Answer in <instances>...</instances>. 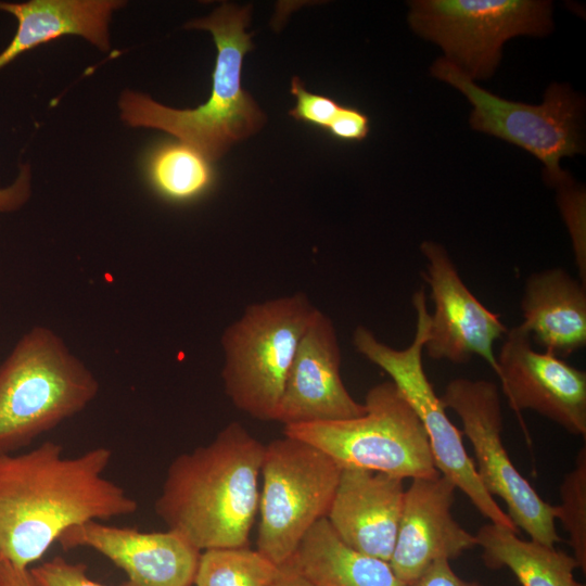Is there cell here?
<instances>
[{
  "label": "cell",
  "instance_id": "6da1fadb",
  "mask_svg": "<svg viewBox=\"0 0 586 586\" xmlns=\"http://www.w3.org/2000/svg\"><path fill=\"white\" fill-rule=\"evenodd\" d=\"M112 455L95 447L65 457L52 441L0 455V557L28 569L68 528L137 512V500L104 476Z\"/></svg>",
  "mask_w": 586,
  "mask_h": 586
},
{
  "label": "cell",
  "instance_id": "7a4b0ae2",
  "mask_svg": "<svg viewBox=\"0 0 586 586\" xmlns=\"http://www.w3.org/2000/svg\"><path fill=\"white\" fill-rule=\"evenodd\" d=\"M264 449L230 422L207 445L171 461L155 513L200 551L245 547L258 512Z\"/></svg>",
  "mask_w": 586,
  "mask_h": 586
},
{
  "label": "cell",
  "instance_id": "3957f363",
  "mask_svg": "<svg viewBox=\"0 0 586 586\" xmlns=\"http://www.w3.org/2000/svg\"><path fill=\"white\" fill-rule=\"evenodd\" d=\"M251 9L226 2L209 16L186 25L208 30L217 47L211 95L205 103L196 109L176 110L127 90L118 102L122 119L131 127L166 131L211 162L220 158L234 142L257 132L265 115L241 85L244 55L254 47L253 34L245 31Z\"/></svg>",
  "mask_w": 586,
  "mask_h": 586
},
{
  "label": "cell",
  "instance_id": "277c9868",
  "mask_svg": "<svg viewBox=\"0 0 586 586\" xmlns=\"http://www.w3.org/2000/svg\"><path fill=\"white\" fill-rule=\"evenodd\" d=\"M98 392L94 374L54 331L31 328L0 365V455L79 413Z\"/></svg>",
  "mask_w": 586,
  "mask_h": 586
},
{
  "label": "cell",
  "instance_id": "5b68a950",
  "mask_svg": "<svg viewBox=\"0 0 586 586\" xmlns=\"http://www.w3.org/2000/svg\"><path fill=\"white\" fill-rule=\"evenodd\" d=\"M317 307L304 293L249 305L221 335L225 392L246 415L276 421L289 369Z\"/></svg>",
  "mask_w": 586,
  "mask_h": 586
},
{
  "label": "cell",
  "instance_id": "8992f818",
  "mask_svg": "<svg viewBox=\"0 0 586 586\" xmlns=\"http://www.w3.org/2000/svg\"><path fill=\"white\" fill-rule=\"evenodd\" d=\"M357 418L286 425L284 435L306 442L342 469L359 468L405 479L441 474L426 432L399 388L385 381L372 386Z\"/></svg>",
  "mask_w": 586,
  "mask_h": 586
},
{
  "label": "cell",
  "instance_id": "52a82bcc",
  "mask_svg": "<svg viewBox=\"0 0 586 586\" xmlns=\"http://www.w3.org/2000/svg\"><path fill=\"white\" fill-rule=\"evenodd\" d=\"M412 305L417 323L413 340L407 348L395 349L382 343L364 326L354 330L353 344L358 353L391 377L410 404L426 432L438 472L461 489L491 523L518 532L508 514L482 484L475 464L463 446L461 432L449 420L446 407L424 371L422 352L430 329V313L422 289L415 292Z\"/></svg>",
  "mask_w": 586,
  "mask_h": 586
},
{
  "label": "cell",
  "instance_id": "ba28073f",
  "mask_svg": "<svg viewBox=\"0 0 586 586\" xmlns=\"http://www.w3.org/2000/svg\"><path fill=\"white\" fill-rule=\"evenodd\" d=\"M431 74L453 86L471 103L469 123L474 130L494 136L533 154L544 164L546 182L557 188L571 176L560 167L562 157L583 153V101L569 85L553 82L543 103L532 105L502 99L480 87L443 56Z\"/></svg>",
  "mask_w": 586,
  "mask_h": 586
},
{
  "label": "cell",
  "instance_id": "9c48e42d",
  "mask_svg": "<svg viewBox=\"0 0 586 586\" xmlns=\"http://www.w3.org/2000/svg\"><path fill=\"white\" fill-rule=\"evenodd\" d=\"M341 471L330 456L301 440L284 435L265 445L256 550L276 565L289 561L327 517Z\"/></svg>",
  "mask_w": 586,
  "mask_h": 586
},
{
  "label": "cell",
  "instance_id": "30bf717a",
  "mask_svg": "<svg viewBox=\"0 0 586 586\" xmlns=\"http://www.w3.org/2000/svg\"><path fill=\"white\" fill-rule=\"evenodd\" d=\"M411 29L444 51V59L472 80L493 76L505 42L515 36H545L552 7L537 0H415Z\"/></svg>",
  "mask_w": 586,
  "mask_h": 586
},
{
  "label": "cell",
  "instance_id": "8fae6325",
  "mask_svg": "<svg viewBox=\"0 0 586 586\" xmlns=\"http://www.w3.org/2000/svg\"><path fill=\"white\" fill-rule=\"evenodd\" d=\"M441 399L453 409L470 440L476 472L486 491L504 500L517 528L549 547L560 542L555 525L556 506L546 502L517 470L501 438L502 411L498 387L491 381L451 380Z\"/></svg>",
  "mask_w": 586,
  "mask_h": 586
},
{
  "label": "cell",
  "instance_id": "7c38bea8",
  "mask_svg": "<svg viewBox=\"0 0 586 586\" xmlns=\"http://www.w3.org/2000/svg\"><path fill=\"white\" fill-rule=\"evenodd\" d=\"M420 251L428 260L423 277L434 303L423 347L426 355L454 364H466L477 355L498 374L493 346L508 332L499 315L471 293L442 244L426 240Z\"/></svg>",
  "mask_w": 586,
  "mask_h": 586
},
{
  "label": "cell",
  "instance_id": "4fadbf2b",
  "mask_svg": "<svg viewBox=\"0 0 586 586\" xmlns=\"http://www.w3.org/2000/svg\"><path fill=\"white\" fill-rule=\"evenodd\" d=\"M519 324L505 335L497 358L509 406L531 409L573 435L586 436V373L549 353H538Z\"/></svg>",
  "mask_w": 586,
  "mask_h": 586
},
{
  "label": "cell",
  "instance_id": "5bb4252c",
  "mask_svg": "<svg viewBox=\"0 0 586 586\" xmlns=\"http://www.w3.org/2000/svg\"><path fill=\"white\" fill-rule=\"evenodd\" d=\"M365 412V405L343 383L335 327L317 308L289 369L276 421L286 426L347 420Z\"/></svg>",
  "mask_w": 586,
  "mask_h": 586
},
{
  "label": "cell",
  "instance_id": "9a60e30c",
  "mask_svg": "<svg viewBox=\"0 0 586 586\" xmlns=\"http://www.w3.org/2000/svg\"><path fill=\"white\" fill-rule=\"evenodd\" d=\"M63 549L88 547L127 574L119 586H192L201 551L180 534L89 521L65 531Z\"/></svg>",
  "mask_w": 586,
  "mask_h": 586
},
{
  "label": "cell",
  "instance_id": "2e32d148",
  "mask_svg": "<svg viewBox=\"0 0 586 586\" xmlns=\"http://www.w3.org/2000/svg\"><path fill=\"white\" fill-rule=\"evenodd\" d=\"M455 484L438 474L413 479L405 489L396 542L388 561L406 585L433 562L455 559L477 546L475 535L453 517Z\"/></svg>",
  "mask_w": 586,
  "mask_h": 586
},
{
  "label": "cell",
  "instance_id": "e0dca14e",
  "mask_svg": "<svg viewBox=\"0 0 586 586\" xmlns=\"http://www.w3.org/2000/svg\"><path fill=\"white\" fill-rule=\"evenodd\" d=\"M404 480L343 468L326 519L349 547L390 561L404 504Z\"/></svg>",
  "mask_w": 586,
  "mask_h": 586
},
{
  "label": "cell",
  "instance_id": "ac0fdd59",
  "mask_svg": "<svg viewBox=\"0 0 586 586\" xmlns=\"http://www.w3.org/2000/svg\"><path fill=\"white\" fill-rule=\"evenodd\" d=\"M520 324L545 353L568 357L586 344V285L565 270L533 273L521 300Z\"/></svg>",
  "mask_w": 586,
  "mask_h": 586
},
{
  "label": "cell",
  "instance_id": "d6986e66",
  "mask_svg": "<svg viewBox=\"0 0 586 586\" xmlns=\"http://www.w3.org/2000/svg\"><path fill=\"white\" fill-rule=\"evenodd\" d=\"M124 5L118 0H31L0 2V10L15 16L17 29L0 53V69L22 53L64 35L81 36L102 51L110 49L109 23Z\"/></svg>",
  "mask_w": 586,
  "mask_h": 586
},
{
  "label": "cell",
  "instance_id": "ffe728a7",
  "mask_svg": "<svg viewBox=\"0 0 586 586\" xmlns=\"http://www.w3.org/2000/svg\"><path fill=\"white\" fill-rule=\"evenodd\" d=\"M285 563L316 586H407L387 561L346 545L326 518L307 532Z\"/></svg>",
  "mask_w": 586,
  "mask_h": 586
},
{
  "label": "cell",
  "instance_id": "44dd1931",
  "mask_svg": "<svg viewBox=\"0 0 586 586\" xmlns=\"http://www.w3.org/2000/svg\"><path fill=\"white\" fill-rule=\"evenodd\" d=\"M518 532L487 523L476 533L482 558L491 569L508 568L521 586H583L574 576L576 560L555 547L518 537Z\"/></svg>",
  "mask_w": 586,
  "mask_h": 586
},
{
  "label": "cell",
  "instance_id": "7402d4cb",
  "mask_svg": "<svg viewBox=\"0 0 586 586\" xmlns=\"http://www.w3.org/2000/svg\"><path fill=\"white\" fill-rule=\"evenodd\" d=\"M206 156L181 141L156 145L146 161L153 188L171 201H189L205 193L214 183L215 170Z\"/></svg>",
  "mask_w": 586,
  "mask_h": 586
},
{
  "label": "cell",
  "instance_id": "603a6c76",
  "mask_svg": "<svg viewBox=\"0 0 586 586\" xmlns=\"http://www.w3.org/2000/svg\"><path fill=\"white\" fill-rule=\"evenodd\" d=\"M279 570L258 550L245 547L201 551L194 586H270Z\"/></svg>",
  "mask_w": 586,
  "mask_h": 586
},
{
  "label": "cell",
  "instance_id": "cb8c5ba5",
  "mask_svg": "<svg viewBox=\"0 0 586 586\" xmlns=\"http://www.w3.org/2000/svg\"><path fill=\"white\" fill-rule=\"evenodd\" d=\"M561 504L556 506L559 519L569 534V543L578 569L586 572V448L579 449L574 468L560 486Z\"/></svg>",
  "mask_w": 586,
  "mask_h": 586
},
{
  "label": "cell",
  "instance_id": "d4e9b609",
  "mask_svg": "<svg viewBox=\"0 0 586 586\" xmlns=\"http://www.w3.org/2000/svg\"><path fill=\"white\" fill-rule=\"evenodd\" d=\"M558 204L571 235L581 282L586 285L585 191L570 177L557 187Z\"/></svg>",
  "mask_w": 586,
  "mask_h": 586
},
{
  "label": "cell",
  "instance_id": "484cf974",
  "mask_svg": "<svg viewBox=\"0 0 586 586\" xmlns=\"http://www.w3.org/2000/svg\"><path fill=\"white\" fill-rule=\"evenodd\" d=\"M291 93L296 98V104L289 111L295 120L327 131L342 112L344 105L334 99L311 93L306 90L298 77L291 81Z\"/></svg>",
  "mask_w": 586,
  "mask_h": 586
},
{
  "label": "cell",
  "instance_id": "4316f807",
  "mask_svg": "<svg viewBox=\"0 0 586 586\" xmlns=\"http://www.w3.org/2000/svg\"><path fill=\"white\" fill-rule=\"evenodd\" d=\"M29 571L41 586H105L87 575L85 563H73L62 557H54Z\"/></svg>",
  "mask_w": 586,
  "mask_h": 586
},
{
  "label": "cell",
  "instance_id": "83f0119b",
  "mask_svg": "<svg viewBox=\"0 0 586 586\" xmlns=\"http://www.w3.org/2000/svg\"><path fill=\"white\" fill-rule=\"evenodd\" d=\"M326 132L339 141H362L369 132V117L357 107L344 105Z\"/></svg>",
  "mask_w": 586,
  "mask_h": 586
},
{
  "label": "cell",
  "instance_id": "f1b7e54d",
  "mask_svg": "<svg viewBox=\"0 0 586 586\" xmlns=\"http://www.w3.org/2000/svg\"><path fill=\"white\" fill-rule=\"evenodd\" d=\"M407 586H483L475 581L458 576L448 560L433 562L417 579Z\"/></svg>",
  "mask_w": 586,
  "mask_h": 586
},
{
  "label": "cell",
  "instance_id": "f546056e",
  "mask_svg": "<svg viewBox=\"0 0 586 586\" xmlns=\"http://www.w3.org/2000/svg\"><path fill=\"white\" fill-rule=\"evenodd\" d=\"M30 169L23 165L12 184L0 188V213H11L21 208L30 196Z\"/></svg>",
  "mask_w": 586,
  "mask_h": 586
},
{
  "label": "cell",
  "instance_id": "4dcf8cb0",
  "mask_svg": "<svg viewBox=\"0 0 586 586\" xmlns=\"http://www.w3.org/2000/svg\"><path fill=\"white\" fill-rule=\"evenodd\" d=\"M0 586H41L29 569H21L0 557Z\"/></svg>",
  "mask_w": 586,
  "mask_h": 586
},
{
  "label": "cell",
  "instance_id": "1f68e13d",
  "mask_svg": "<svg viewBox=\"0 0 586 586\" xmlns=\"http://www.w3.org/2000/svg\"><path fill=\"white\" fill-rule=\"evenodd\" d=\"M270 586H316L296 572L290 564L279 565L278 573Z\"/></svg>",
  "mask_w": 586,
  "mask_h": 586
}]
</instances>
